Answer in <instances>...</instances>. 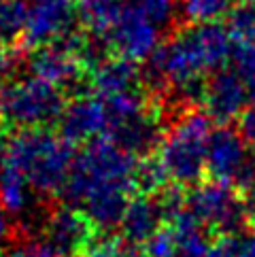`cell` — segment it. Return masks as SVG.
<instances>
[{"label": "cell", "mask_w": 255, "mask_h": 257, "mask_svg": "<svg viewBox=\"0 0 255 257\" xmlns=\"http://www.w3.org/2000/svg\"><path fill=\"white\" fill-rule=\"evenodd\" d=\"M191 215L200 225H204L215 232H234L240 225L244 208L236 202V196L223 185H206L198 189L189 202Z\"/></svg>", "instance_id": "1"}, {"label": "cell", "mask_w": 255, "mask_h": 257, "mask_svg": "<svg viewBox=\"0 0 255 257\" xmlns=\"http://www.w3.org/2000/svg\"><path fill=\"white\" fill-rule=\"evenodd\" d=\"M45 240L60 257H81L94 242V221L70 208L58 210L47 219Z\"/></svg>", "instance_id": "2"}, {"label": "cell", "mask_w": 255, "mask_h": 257, "mask_svg": "<svg viewBox=\"0 0 255 257\" xmlns=\"http://www.w3.org/2000/svg\"><path fill=\"white\" fill-rule=\"evenodd\" d=\"M162 217V208L149 200H136L128 204L121 219L125 240L132 244H145L153 234L160 232Z\"/></svg>", "instance_id": "3"}, {"label": "cell", "mask_w": 255, "mask_h": 257, "mask_svg": "<svg viewBox=\"0 0 255 257\" xmlns=\"http://www.w3.org/2000/svg\"><path fill=\"white\" fill-rule=\"evenodd\" d=\"M0 200H3V206L11 213H20L26 206V187L15 166H7L0 174Z\"/></svg>", "instance_id": "4"}, {"label": "cell", "mask_w": 255, "mask_h": 257, "mask_svg": "<svg viewBox=\"0 0 255 257\" xmlns=\"http://www.w3.org/2000/svg\"><path fill=\"white\" fill-rule=\"evenodd\" d=\"M81 257H130V251L119 238H94V242L87 246V251Z\"/></svg>", "instance_id": "5"}, {"label": "cell", "mask_w": 255, "mask_h": 257, "mask_svg": "<svg viewBox=\"0 0 255 257\" xmlns=\"http://www.w3.org/2000/svg\"><path fill=\"white\" fill-rule=\"evenodd\" d=\"M3 257H60L47 240H24Z\"/></svg>", "instance_id": "6"}, {"label": "cell", "mask_w": 255, "mask_h": 257, "mask_svg": "<svg viewBox=\"0 0 255 257\" xmlns=\"http://www.w3.org/2000/svg\"><path fill=\"white\" fill-rule=\"evenodd\" d=\"M236 242L238 240H232V238L223 236L219 240H215L213 244H208V249L202 253V257H234Z\"/></svg>", "instance_id": "7"}, {"label": "cell", "mask_w": 255, "mask_h": 257, "mask_svg": "<svg viewBox=\"0 0 255 257\" xmlns=\"http://www.w3.org/2000/svg\"><path fill=\"white\" fill-rule=\"evenodd\" d=\"M234 257H255V236H247L236 242Z\"/></svg>", "instance_id": "8"}, {"label": "cell", "mask_w": 255, "mask_h": 257, "mask_svg": "<svg viewBox=\"0 0 255 257\" xmlns=\"http://www.w3.org/2000/svg\"><path fill=\"white\" fill-rule=\"evenodd\" d=\"M7 234H9V221H7V215H5V206L0 204V244L5 242Z\"/></svg>", "instance_id": "9"}]
</instances>
